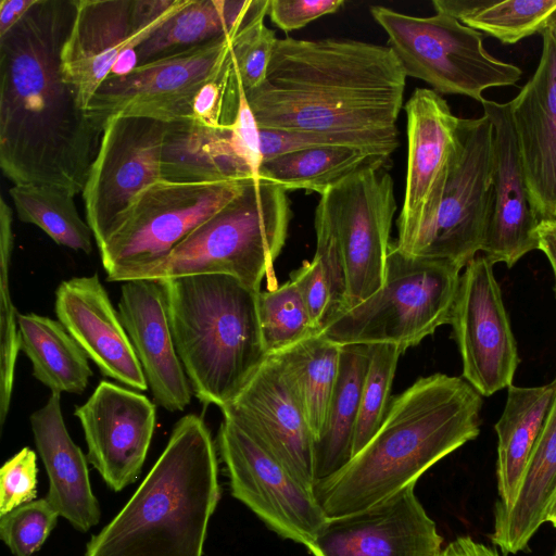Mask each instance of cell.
Instances as JSON below:
<instances>
[{"label":"cell","mask_w":556,"mask_h":556,"mask_svg":"<svg viewBox=\"0 0 556 556\" xmlns=\"http://www.w3.org/2000/svg\"><path fill=\"white\" fill-rule=\"evenodd\" d=\"M74 0H37L0 37V166L13 185L83 192L103 130L64 79Z\"/></svg>","instance_id":"cell-1"},{"label":"cell","mask_w":556,"mask_h":556,"mask_svg":"<svg viewBox=\"0 0 556 556\" xmlns=\"http://www.w3.org/2000/svg\"><path fill=\"white\" fill-rule=\"evenodd\" d=\"M406 77L389 46L286 37L245 97L260 128L327 135L389 159Z\"/></svg>","instance_id":"cell-2"},{"label":"cell","mask_w":556,"mask_h":556,"mask_svg":"<svg viewBox=\"0 0 556 556\" xmlns=\"http://www.w3.org/2000/svg\"><path fill=\"white\" fill-rule=\"evenodd\" d=\"M481 394L465 379L433 374L390 402L372 438L313 493L326 518L350 515L416 483L480 432Z\"/></svg>","instance_id":"cell-3"},{"label":"cell","mask_w":556,"mask_h":556,"mask_svg":"<svg viewBox=\"0 0 556 556\" xmlns=\"http://www.w3.org/2000/svg\"><path fill=\"white\" fill-rule=\"evenodd\" d=\"M219 498L211 432L202 417L186 415L124 507L91 536L85 556H203Z\"/></svg>","instance_id":"cell-4"},{"label":"cell","mask_w":556,"mask_h":556,"mask_svg":"<svg viewBox=\"0 0 556 556\" xmlns=\"http://www.w3.org/2000/svg\"><path fill=\"white\" fill-rule=\"evenodd\" d=\"M175 348L204 405L230 403L266 359L258 292L220 274L163 278Z\"/></svg>","instance_id":"cell-5"},{"label":"cell","mask_w":556,"mask_h":556,"mask_svg":"<svg viewBox=\"0 0 556 556\" xmlns=\"http://www.w3.org/2000/svg\"><path fill=\"white\" fill-rule=\"evenodd\" d=\"M291 216L287 190L275 182L252 178L146 279L220 274L257 292L264 279L267 289H275V261L286 243Z\"/></svg>","instance_id":"cell-6"},{"label":"cell","mask_w":556,"mask_h":556,"mask_svg":"<svg viewBox=\"0 0 556 556\" xmlns=\"http://www.w3.org/2000/svg\"><path fill=\"white\" fill-rule=\"evenodd\" d=\"M460 268L407 255L391 243L384 280L319 332L339 345L392 344L404 352L451 323Z\"/></svg>","instance_id":"cell-7"},{"label":"cell","mask_w":556,"mask_h":556,"mask_svg":"<svg viewBox=\"0 0 556 556\" xmlns=\"http://www.w3.org/2000/svg\"><path fill=\"white\" fill-rule=\"evenodd\" d=\"M248 180L180 182L161 178L143 188L98 245L106 279L148 278L194 229L229 204Z\"/></svg>","instance_id":"cell-8"},{"label":"cell","mask_w":556,"mask_h":556,"mask_svg":"<svg viewBox=\"0 0 556 556\" xmlns=\"http://www.w3.org/2000/svg\"><path fill=\"white\" fill-rule=\"evenodd\" d=\"M369 11L387 33L405 75L439 94H463L482 104L484 90L515 86L522 76L520 67L485 50L483 34L450 15L418 17L382 5Z\"/></svg>","instance_id":"cell-9"},{"label":"cell","mask_w":556,"mask_h":556,"mask_svg":"<svg viewBox=\"0 0 556 556\" xmlns=\"http://www.w3.org/2000/svg\"><path fill=\"white\" fill-rule=\"evenodd\" d=\"M494 131L490 118H459L457 146L431 220L403 253L464 268L482 251L492 207ZM401 251V250H400Z\"/></svg>","instance_id":"cell-10"},{"label":"cell","mask_w":556,"mask_h":556,"mask_svg":"<svg viewBox=\"0 0 556 556\" xmlns=\"http://www.w3.org/2000/svg\"><path fill=\"white\" fill-rule=\"evenodd\" d=\"M387 161L368 165L320 195L316 222L339 247L346 280L344 308L375 293L383 283L396 211L394 185ZM343 308V309H344Z\"/></svg>","instance_id":"cell-11"},{"label":"cell","mask_w":556,"mask_h":556,"mask_svg":"<svg viewBox=\"0 0 556 556\" xmlns=\"http://www.w3.org/2000/svg\"><path fill=\"white\" fill-rule=\"evenodd\" d=\"M233 36L139 65L123 76L109 75L86 113L102 130L112 116L164 124L190 118L198 92L231 62Z\"/></svg>","instance_id":"cell-12"},{"label":"cell","mask_w":556,"mask_h":556,"mask_svg":"<svg viewBox=\"0 0 556 556\" xmlns=\"http://www.w3.org/2000/svg\"><path fill=\"white\" fill-rule=\"evenodd\" d=\"M189 1L74 0L61 66L85 111L119 55L139 47Z\"/></svg>","instance_id":"cell-13"},{"label":"cell","mask_w":556,"mask_h":556,"mask_svg":"<svg viewBox=\"0 0 556 556\" xmlns=\"http://www.w3.org/2000/svg\"><path fill=\"white\" fill-rule=\"evenodd\" d=\"M217 447L231 495L279 536L306 547L327 520L313 490L229 418L220 424Z\"/></svg>","instance_id":"cell-14"},{"label":"cell","mask_w":556,"mask_h":556,"mask_svg":"<svg viewBox=\"0 0 556 556\" xmlns=\"http://www.w3.org/2000/svg\"><path fill=\"white\" fill-rule=\"evenodd\" d=\"M450 324L469 384L485 396L513 384L517 344L493 264L485 256L465 266Z\"/></svg>","instance_id":"cell-15"},{"label":"cell","mask_w":556,"mask_h":556,"mask_svg":"<svg viewBox=\"0 0 556 556\" xmlns=\"http://www.w3.org/2000/svg\"><path fill=\"white\" fill-rule=\"evenodd\" d=\"M165 124L147 118H108L81 192L97 247L132 198L161 179Z\"/></svg>","instance_id":"cell-16"},{"label":"cell","mask_w":556,"mask_h":556,"mask_svg":"<svg viewBox=\"0 0 556 556\" xmlns=\"http://www.w3.org/2000/svg\"><path fill=\"white\" fill-rule=\"evenodd\" d=\"M407 172L395 245L404 251L431 220L440 203L457 146L459 117L445 99L417 88L405 103Z\"/></svg>","instance_id":"cell-17"},{"label":"cell","mask_w":556,"mask_h":556,"mask_svg":"<svg viewBox=\"0 0 556 556\" xmlns=\"http://www.w3.org/2000/svg\"><path fill=\"white\" fill-rule=\"evenodd\" d=\"M415 485L366 509L327 518L307 551L313 556H438L443 539Z\"/></svg>","instance_id":"cell-18"},{"label":"cell","mask_w":556,"mask_h":556,"mask_svg":"<svg viewBox=\"0 0 556 556\" xmlns=\"http://www.w3.org/2000/svg\"><path fill=\"white\" fill-rule=\"evenodd\" d=\"M87 443V459L105 484L119 492L136 481L155 429V405L144 395L101 381L74 410Z\"/></svg>","instance_id":"cell-19"},{"label":"cell","mask_w":556,"mask_h":556,"mask_svg":"<svg viewBox=\"0 0 556 556\" xmlns=\"http://www.w3.org/2000/svg\"><path fill=\"white\" fill-rule=\"evenodd\" d=\"M313 490L315 439L273 356H267L236 397L220 408Z\"/></svg>","instance_id":"cell-20"},{"label":"cell","mask_w":556,"mask_h":556,"mask_svg":"<svg viewBox=\"0 0 556 556\" xmlns=\"http://www.w3.org/2000/svg\"><path fill=\"white\" fill-rule=\"evenodd\" d=\"M494 131L492 207L482 248L492 263L514 266L527 253L539 249L540 224L531 204L509 103H482Z\"/></svg>","instance_id":"cell-21"},{"label":"cell","mask_w":556,"mask_h":556,"mask_svg":"<svg viewBox=\"0 0 556 556\" xmlns=\"http://www.w3.org/2000/svg\"><path fill=\"white\" fill-rule=\"evenodd\" d=\"M539 64L510 100V116L531 204L539 220L556 218V45L542 31Z\"/></svg>","instance_id":"cell-22"},{"label":"cell","mask_w":556,"mask_h":556,"mask_svg":"<svg viewBox=\"0 0 556 556\" xmlns=\"http://www.w3.org/2000/svg\"><path fill=\"white\" fill-rule=\"evenodd\" d=\"M118 314L156 404L184 410L192 389L175 348L163 280L123 282Z\"/></svg>","instance_id":"cell-23"},{"label":"cell","mask_w":556,"mask_h":556,"mask_svg":"<svg viewBox=\"0 0 556 556\" xmlns=\"http://www.w3.org/2000/svg\"><path fill=\"white\" fill-rule=\"evenodd\" d=\"M54 306L58 320L103 376L138 391L148 389L118 311L98 274L62 281Z\"/></svg>","instance_id":"cell-24"},{"label":"cell","mask_w":556,"mask_h":556,"mask_svg":"<svg viewBox=\"0 0 556 556\" xmlns=\"http://www.w3.org/2000/svg\"><path fill=\"white\" fill-rule=\"evenodd\" d=\"M29 420L49 480L47 500L74 529L89 531L100 521L101 510L91 489L88 459L66 429L61 393L51 392Z\"/></svg>","instance_id":"cell-25"},{"label":"cell","mask_w":556,"mask_h":556,"mask_svg":"<svg viewBox=\"0 0 556 556\" xmlns=\"http://www.w3.org/2000/svg\"><path fill=\"white\" fill-rule=\"evenodd\" d=\"M556 493V395L531 452L514 502L495 504L491 541L502 552L525 551L534 533L546 522Z\"/></svg>","instance_id":"cell-26"},{"label":"cell","mask_w":556,"mask_h":556,"mask_svg":"<svg viewBox=\"0 0 556 556\" xmlns=\"http://www.w3.org/2000/svg\"><path fill=\"white\" fill-rule=\"evenodd\" d=\"M161 177L180 182L255 178L233 149L230 125L213 128L192 118L165 124Z\"/></svg>","instance_id":"cell-27"},{"label":"cell","mask_w":556,"mask_h":556,"mask_svg":"<svg viewBox=\"0 0 556 556\" xmlns=\"http://www.w3.org/2000/svg\"><path fill=\"white\" fill-rule=\"evenodd\" d=\"M556 395V378L541 387H508L497 433V505L509 506Z\"/></svg>","instance_id":"cell-28"},{"label":"cell","mask_w":556,"mask_h":556,"mask_svg":"<svg viewBox=\"0 0 556 556\" xmlns=\"http://www.w3.org/2000/svg\"><path fill=\"white\" fill-rule=\"evenodd\" d=\"M368 357V345L342 346L338 380L327 418L314 444L315 483L338 472L353 456V438Z\"/></svg>","instance_id":"cell-29"},{"label":"cell","mask_w":556,"mask_h":556,"mask_svg":"<svg viewBox=\"0 0 556 556\" xmlns=\"http://www.w3.org/2000/svg\"><path fill=\"white\" fill-rule=\"evenodd\" d=\"M20 349L33 376L51 392L83 393L92 376L88 356L59 321L35 313H18Z\"/></svg>","instance_id":"cell-30"},{"label":"cell","mask_w":556,"mask_h":556,"mask_svg":"<svg viewBox=\"0 0 556 556\" xmlns=\"http://www.w3.org/2000/svg\"><path fill=\"white\" fill-rule=\"evenodd\" d=\"M252 4L253 0H190L136 48L138 66L236 35Z\"/></svg>","instance_id":"cell-31"},{"label":"cell","mask_w":556,"mask_h":556,"mask_svg":"<svg viewBox=\"0 0 556 556\" xmlns=\"http://www.w3.org/2000/svg\"><path fill=\"white\" fill-rule=\"evenodd\" d=\"M342 345L313 334L273 356L318 438L338 380Z\"/></svg>","instance_id":"cell-32"},{"label":"cell","mask_w":556,"mask_h":556,"mask_svg":"<svg viewBox=\"0 0 556 556\" xmlns=\"http://www.w3.org/2000/svg\"><path fill=\"white\" fill-rule=\"evenodd\" d=\"M387 160L356 147H315L263 161L258 178L287 191L302 189L323 195L357 170Z\"/></svg>","instance_id":"cell-33"},{"label":"cell","mask_w":556,"mask_h":556,"mask_svg":"<svg viewBox=\"0 0 556 556\" xmlns=\"http://www.w3.org/2000/svg\"><path fill=\"white\" fill-rule=\"evenodd\" d=\"M435 13L450 15L462 24L504 45L541 33L556 0H433Z\"/></svg>","instance_id":"cell-34"},{"label":"cell","mask_w":556,"mask_h":556,"mask_svg":"<svg viewBox=\"0 0 556 556\" xmlns=\"http://www.w3.org/2000/svg\"><path fill=\"white\" fill-rule=\"evenodd\" d=\"M9 194L18 219L33 224L56 244L91 253L93 233L76 208L74 195L48 185H13Z\"/></svg>","instance_id":"cell-35"},{"label":"cell","mask_w":556,"mask_h":556,"mask_svg":"<svg viewBox=\"0 0 556 556\" xmlns=\"http://www.w3.org/2000/svg\"><path fill=\"white\" fill-rule=\"evenodd\" d=\"M316 250L312 261L290 275L299 289L312 320L320 332L329 320L345 306L346 280L343 261L330 230L314 220Z\"/></svg>","instance_id":"cell-36"},{"label":"cell","mask_w":556,"mask_h":556,"mask_svg":"<svg viewBox=\"0 0 556 556\" xmlns=\"http://www.w3.org/2000/svg\"><path fill=\"white\" fill-rule=\"evenodd\" d=\"M257 308L267 356L319 333L299 289L291 280L275 289L260 291Z\"/></svg>","instance_id":"cell-37"},{"label":"cell","mask_w":556,"mask_h":556,"mask_svg":"<svg viewBox=\"0 0 556 556\" xmlns=\"http://www.w3.org/2000/svg\"><path fill=\"white\" fill-rule=\"evenodd\" d=\"M12 210L0 199V425L7 419L20 349L18 312L13 305L9 270L13 250Z\"/></svg>","instance_id":"cell-38"},{"label":"cell","mask_w":556,"mask_h":556,"mask_svg":"<svg viewBox=\"0 0 556 556\" xmlns=\"http://www.w3.org/2000/svg\"><path fill=\"white\" fill-rule=\"evenodd\" d=\"M368 350V365L353 438V456L372 438L387 415L397 362L404 353L392 344H371Z\"/></svg>","instance_id":"cell-39"},{"label":"cell","mask_w":556,"mask_h":556,"mask_svg":"<svg viewBox=\"0 0 556 556\" xmlns=\"http://www.w3.org/2000/svg\"><path fill=\"white\" fill-rule=\"evenodd\" d=\"M269 0H253L252 8L231 41V56L244 91L258 87L266 78L278 38L264 18Z\"/></svg>","instance_id":"cell-40"},{"label":"cell","mask_w":556,"mask_h":556,"mask_svg":"<svg viewBox=\"0 0 556 556\" xmlns=\"http://www.w3.org/2000/svg\"><path fill=\"white\" fill-rule=\"evenodd\" d=\"M59 513L39 498L0 516V538L14 556H33L55 528Z\"/></svg>","instance_id":"cell-41"},{"label":"cell","mask_w":556,"mask_h":556,"mask_svg":"<svg viewBox=\"0 0 556 556\" xmlns=\"http://www.w3.org/2000/svg\"><path fill=\"white\" fill-rule=\"evenodd\" d=\"M37 456L25 446L0 469V516L35 501L37 495Z\"/></svg>","instance_id":"cell-42"},{"label":"cell","mask_w":556,"mask_h":556,"mask_svg":"<svg viewBox=\"0 0 556 556\" xmlns=\"http://www.w3.org/2000/svg\"><path fill=\"white\" fill-rule=\"evenodd\" d=\"M231 142L237 154L245 162L255 178L263 163L260 127L249 105L240 81L236 117L230 124Z\"/></svg>","instance_id":"cell-43"},{"label":"cell","mask_w":556,"mask_h":556,"mask_svg":"<svg viewBox=\"0 0 556 556\" xmlns=\"http://www.w3.org/2000/svg\"><path fill=\"white\" fill-rule=\"evenodd\" d=\"M343 5L342 0H269L267 15L278 28L291 31L338 12Z\"/></svg>","instance_id":"cell-44"},{"label":"cell","mask_w":556,"mask_h":556,"mask_svg":"<svg viewBox=\"0 0 556 556\" xmlns=\"http://www.w3.org/2000/svg\"><path fill=\"white\" fill-rule=\"evenodd\" d=\"M260 136L263 161L315 147L350 146L340 139L315 132L260 128Z\"/></svg>","instance_id":"cell-45"},{"label":"cell","mask_w":556,"mask_h":556,"mask_svg":"<svg viewBox=\"0 0 556 556\" xmlns=\"http://www.w3.org/2000/svg\"><path fill=\"white\" fill-rule=\"evenodd\" d=\"M438 556H500V554L495 548L466 535L450 542Z\"/></svg>","instance_id":"cell-46"},{"label":"cell","mask_w":556,"mask_h":556,"mask_svg":"<svg viewBox=\"0 0 556 556\" xmlns=\"http://www.w3.org/2000/svg\"><path fill=\"white\" fill-rule=\"evenodd\" d=\"M36 2L37 0H1L0 37L11 30Z\"/></svg>","instance_id":"cell-47"},{"label":"cell","mask_w":556,"mask_h":556,"mask_svg":"<svg viewBox=\"0 0 556 556\" xmlns=\"http://www.w3.org/2000/svg\"><path fill=\"white\" fill-rule=\"evenodd\" d=\"M539 250L548 258L555 278L556 293V218L541 220L538 226Z\"/></svg>","instance_id":"cell-48"},{"label":"cell","mask_w":556,"mask_h":556,"mask_svg":"<svg viewBox=\"0 0 556 556\" xmlns=\"http://www.w3.org/2000/svg\"><path fill=\"white\" fill-rule=\"evenodd\" d=\"M542 31L546 33L556 45V10L547 18Z\"/></svg>","instance_id":"cell-49"},{"label":"cell","mask_w":556,"mask_h":556,"mask_svg":"<svg viewBox=\"0 0 556 556\" xmlns=\"http://www.w3.org/2000/svg\"><path fill=\"white\" fill-rule=\"evenodd\" d=\"M546 521L551 522L556 528V493L548 507Z\"/></svg>","instance_id":"cell-50"},{"label":"cell","mask_w":556,"mask_h":556,"mask_svg":"<svg viewBox=\"0 0 556 556\" xmlns=\"http://www.w3.org/2000/svg\"><path fill=\"white\" fill-rule=\"evenodd\" d=\"M554 556H556V552H555V555H554Z\"/></svg>","instance_id":"cell-51"}]
</instances>
